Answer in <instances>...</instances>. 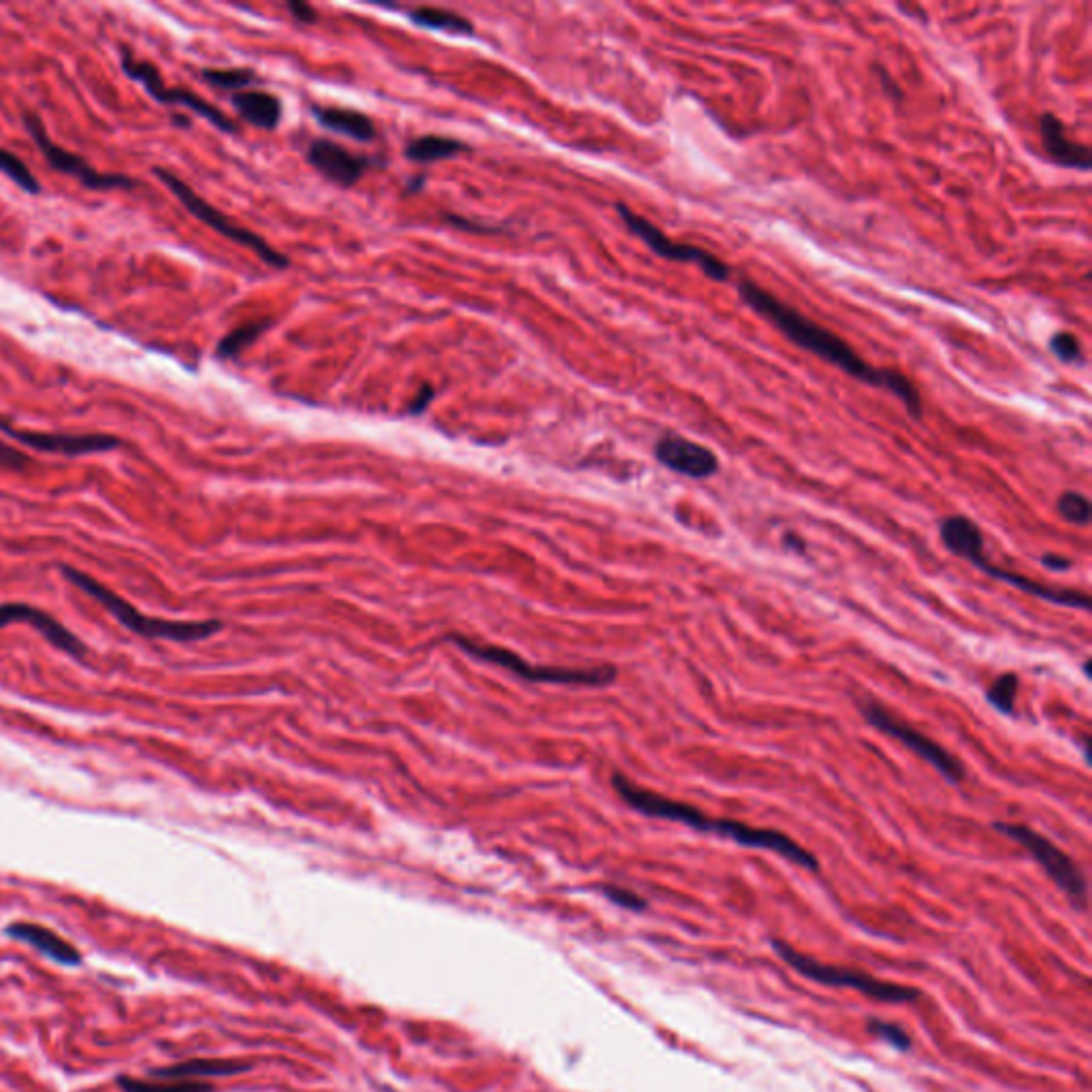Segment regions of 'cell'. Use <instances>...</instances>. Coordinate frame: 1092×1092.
I'll use <instances>...</instances> for the list:
<instances>
[{"label":"cell","instance_id":"cell-1","mask_svg":"<svg viewBox=\"0 0 1092 1092\" xmlns=\"http://www.w3.org/2000/svg\"><path fill=\"white\" fill-rule=\"evenodd\" d=\"M738 297L745 301L747 308H751L755 314H760L768 322H773L783 336L796 346L811 352V355L824 359L831 366L845 371L849 378L860 380L868 387L884 389L903 403L905 410L912 419H922V397L915 384L909 380L905 373L896 369H884L868 366V363L858 355V352L849 346V343L838 338L836 333L817 325L815 320L805 316L803 312L794 310L787 303L778 301L771 292L757 287L753 280H738L736 282Z\"/></svg>","mask_w":1092,"mask_h":1092},{"label":"cell","instance_id":"cell-2","mask_svg":"<svg viewBox=\"0 0 1092 1092\" xmlns=\"http://www.w3.org/2000/svg\"><path fill=\"white\" fill-rule=\"evenodd\" d=\"M613 787L625 805L646 817L669 819V822L685 824L697 833L730 838V841L743 847L766 849V852H775L785 858V860H790L792 864L805 868L808 873H819L817 858L785 833L771 831V828H755L750 824L736 822V819L709 817L704 815L700 808H696L692 805L672 801V798H666L651 790H644V787L632 783L630 778L621 773L613 775Z\"/></svg>","mask_w":1092,"mask_h":1092},{"label":"cell","instance_id":"cell-3","mask_svg":"<svg viewBox=\"0 0 1092 1092\" xmlns=\"http://www.w3.org/2000/svg\"><path fill=\"white\" fill-rule=\"evenodd\" d=\"M939 538H942L945 549L956 555V558L969 561L973 568L982 570L984 574L993 576V579L1000 583L1014 585V587L1033 595V598L1046 600L1056 606H1071V609H1079V611L1090 609V598L1086 593H1081L1078 589L1050 587V585L1026 579L1024 574L1011 572L996 565L984 551V533L979 530V525L973 519L965 517V514H952V517H945L942 523H939Z\"/></svg>","mask_w":1092,"mask_h":1092},{"label":"cell","instance_id":"cell-4","mask_svg":"<svg viewBox=\"0 0 1092 1092\" xmlns=\"http://www.w3.org/2000/svg\"><path fill=\"white\" fill-rule=\"evenodd\" d=\"M68 583H73L77 589H82L90 598L96 600L103 609L114 616V619L137 636H144L148 641H171V642H197L205 641L222 630V623L218 619H205V621H174L163 619V616H150L137 611L133 604L126 602L123 595L111 591L103 583H98L93 576L70 568V565H60Z\"/></svg>","mask_w":1092,"mask_h":1092},{"label":"cell","instance_id":"cell-5","mask_svg":"<svg viewBox=\"0 0 1092 1092\" xmlns=\"http://www.w3.org/2000/svg\"><path fill=\"white\" fill-rule=\"evenodd\" d=\"M773 949L778 954V958L783 960V963L790 965L794 970H798L803 977L811 979L815 984H822L828 988H852L856 993H860L868 998L873 1000H882V1003H915L922 996L917 988L914 986H903V984H894V982H884V979H877L873 975L864 973V970H858L852 967H838V965H826V963H819V960L801 954L798 949H794L792 945H787L783 939H773L771 942Z\"/></svg>","mask_w":1092,"mask_h":1092},{"label":"cell","instance_id":"cell-6","mask_svg":"<svg viewBox=\"0 0 1092 1092\" xmlns=\"http://www.w3.org/2000/svg\"><path fill=\"white\" fill-rule=\"evenodd\" d=\"M449 641L459 646L461 651L472 655L474 660H482L493 666H500L512 674L521 676L532 683H553V685H587V687H606L616 681L614 666H591V669H561V666H532L502 646L477 642L465 639L461 634L449 636Z\"/></svg>","mask_w":1092,"mask_h":1092},{"label":"cell","instance_id":"cell-7","mask_svg":"<svg viewBox=\"0 0 1092 1092\" xmlns=\"http://www.w3.org/2000/svg\"><path fill=\"white\" fill-rule=\"evenodd\" d=\"M995 831L1005 834L1011 841H1016L1020 847L1033 856V860L1044 868L1046 875L1054 882L1071 905L1084 912L1088 903V882L1081 868L1076 864L1074 858L1065 854L1063 849L1050 841L1048 836L1033 831L1026 824H1011V822H995Z\"/></svg>","mask_w":1092,"mask_h":1092},{"label":"cell","instance_id":"cell-8","mask_svg":"<svg viewBox=\"0 0 1092 1092\" xmlns=\"http://www.w3.org/2000/svg\"><path fill=\"white\" fill-rule=\"evenodd\" d=\"M860 713L868 725H873L875 730L884 732L886 736L905 745L909 751L919 757V760H924L926 764L933 766L947 783L960 785L965 781L967 771L956 755L949 753L945 747L935 743L933 738H928L926 734L915 730L914 725L898 720V717L894 713H889L886 706L877 704L873 700H866L860 704Z\"/></svg>","mask_w":1092,"mask_h":1092},{"label":"cell","instance_id":"cell-9","mask_svg":"<svg viewBox=\"0 0 1092 1092\" xmlns=\"http://www.w3.org/2000/svg\"><path fill=\"white\" fill-rule=\"evenodd\" d=\"M154 174L179 199V204L184 205L197 220L204 222V225H207L209 229H214L216 232L225 235L227 239L235 241V244L250 248L259 259L265 260L267 265L276 267V269L288 267V259L282 255V252H278L276 248H271L265 239L257 235V232H252L244 227L235 225V222H232L229 216L222 214V211H218L214 205H209L205 199H201L197 192L186 184V181H181L177 176L171 174V171L160 169V167L154 169Z\"/></svg>","mask_w":1092,"mask_h":1092},{"label":"cell","instance_id":"cell-10","mask_svg":"<svg viewBox=\"0 0 1092 1092\" xmlns=\"http://www.w3.org/2000/svg\"><path fill=\"white\" fill-rule=\"evenodd\" d=\"M614 209L616 214L621 216L623 225L628 227L636 237H641L657 257L674 262H687V265H696L706 278H711L715 282H727L732 278L730 265L723 262L720 257H715L713 252L690 244H676V241H672L666 232H662V229H657L653 222L636 214V211H632L628 205L616 204Z\"/></svg>","mask_w":1092,"mask_h":1092},{"label":"cell","instance_id":"cell-11","mask_svg":"<svg viewBox=\"0 0 1092 1092\" xmlns=\"http://www.w3.org/2000/svg\"><path fill=\"white\" fill-rule=\"evenodd\" d=\"M120 68L124 70V73L133 79V82H139L148 90V95L158 100L160 105H181V107H188L190 111H195L201 118H205L207 123L214 124L216 128L225 130V133H237V124L232 123V120L225 114V111H220L218 107H214L211 103H207L205 98H201L199 95L192 93L188 88H169L163 77H160L158 68L154 65L146 63V60H139L137 56H133L130 52L120 54Z\"/></svg>","mask_w":1092,"mask_h":1092},{"label":"cell","instance_id":"cell-12","mask_svg":"<svg viewBox=\"0 0 1092 1092\" xmlns=\"http://www.w3.org/2000/svg\"><path fill=\"white\" fill-rule=\"evenodd\" d=\"M24 126L28 130V135L33 137V141L37 144V148L41 150L43 158L47 160L49 167H54L60 174H67L70 177H75L79 184H84L90 190H133L137 188V181L133 177H126V176H118V174H100L93 165L88 163L86 158L73 154V151H68L65 148H60L58 144H54L52 137L47 135V130L41 123V118L37 114H24Z\"/></svg>","mask_w":1092,"mask_h":1092},{"label":"cell","instance_id":"cell-13","mask_svg":"<svg viewBox=\"0 0 1092 1092\" xmlns=\"http://www.w3.org/2000/svg\"><path fill=\"white\" fill-rule=\"evenodd\" d=\"M0 431L5 436L17 440L28 449L65 454V457H82V454L109 452L123 447V440L109 433H41L15 429L5 419H0Z\"/></svg>","mask_w":1092,"mask_h":1092},{"label":"cell","instance_id":"cell-14","mask_svg":"<svg viewBox=\"0 0 1092 1092\" xmlns=\"http://www.w3.org/2000/svg\"><path fill=\"white\" fill-rule=\"evenodd\" d=\"M653 452L664 468L683 474L687 478L704 480L720 472V459L709 447L683 438L679 433H666L655 442Z\"/></svg>","mask_w":1092,"mask_h":1092},{"label":"cell","instance_id":"cell-15","mask_svg":"<svg viewBox=\"0 0 1092 1092\" xmlns=\"http://www.w3.org/2000/svg\"><path fill=\"white\" fill-rule=\"evenodd\" d=\"M12 623L30 625V628L41 634L49 644L56 646V649H60V651L77 657V660L86 655L84 642L79 641L73 632L67 630L65 625L56 619V616H52L41 609H37V606L22 604V602L0 604V628H7V625H12Z\"/></svg>","mask_w":1092,"mask_h":1092},{"label":"cell","instance_id":"cell-16","mask_svg":"<svg viewBox=\"0 0 1092 1092\" xmlns=\"http://www.w3.org/2000/svg\"><path fill=\"white\" fill-rule=\"evenodd\" d=\"M308 160L320 176H325L333 184L341 188L355 186L357 181L366 176L368 171V158L352 154L346 148H341L333 141L316 139L312 141L308 148Z\"/></svg>","mask_w":1092,"mask_h":1092},{"label":"cell","instance_id":"cell-17","mask_svg":"<svg viewBox=\"0 0 1092 1092\" xmlns=\"http://www.w3.org/2000/svg\"><path fill=\"white\" fill-rule=\"evenodd\" d=\"M1039 133H1041V144H1044V150L1048 158L1051 163H1056L1058 167H1065L1071 171H1088L1092 160H1090V150L1084 144H1078V141L1071 139L1067 135V128L1063 124V120L1058 116L1046 114L1039 116Z\"/></svg>","mask_w":1092,"mask_h":1092},{"label":"cell","instance_id":"cell-18","mask_svg":"<svg viewBox=\"0 0 1092 1092\" xmlns=\"http://www.w3.org/2000/svg\"><path fill=\"white\" fill-rule=\"evenodd\" d=\"M252 1069V1063L244 1060H227V1058H195L186 1060V1063L169 1065L150 1071L151 1079H165V1081H205L207 1078H227L237 1076L244 1071Z\"/></svg>","mask_w":1092,"mask_h":1092},{"label":"cell","instance_id":"cell-19","mask_svg":"<svg viewBox=\"0 0 1092 1092\" xmlns=\"http://www.w3.org/2000/svg\"><path fill=\"white\" fill-rule=\"evenodd\" d=\"M7 935H12L14 939H17V942L33 945L35 949H39V952L65 967H77L82 963V954H79V949L73 943L65 942L58 933L41 924L15 922L7 928Z\"/></svg>","mask_w":1092,"mask_h":1092},{"label":"cell","instance_id":"cell-20","mask_svg":"<svg viewBox=\"0 0 1092 1092\" xmlns=\"http://www.w3.org/2000/svg\"><path fill=\"white\" fill-rule=\"evenodd\" d=\"M232 107L239 111V116L246 123L255 124L259 128H276L280 124L282 116V103L278 96L269 93H260V90H244V93L232 95Z\"/></svg>","mask_w":1092,"mask_h":1092},{"label":"cell","instance_id":"cell-21","mask_svg":"<svg viewBox=\"0 0 1092 1092\" xmlns=\"http://www.w3.org/2000/svg\"><path fill=\"white\" fill-rule=\"evenodd\" d=\"M314 116L322 126L333 130V133L346 135L357 141H371L378 135L376 124L371 123V118L359 114L355 109L314 107Z\"/></svg>","mask_w":1092,"mask_h":1092},{"label":"cell","instance_id":"cell-22","mask_svg":"<svg viewBox=\"0 0 1092 1092\" xmlns=\"http://www.w3.org/2000/svg\"><path fill=\"white\" fill-rule=\"evenodd\" d=\"M463 150L465 146L457 139L424 135L410 141L406 148V156L412 160V163H438V160L457 156Z\"/></svg>","mask_w":1092,"mask_h":1092},{"label":"cell","instance_id":"cell-23","mask_svg":"<svg viewBox=\"0 0 1092 1092\" xmlns=\"http://www.w3.org/2000/svg\"><path fill=\"white\" fill-rule=\"evenodd\" d=\"M412 22L429 30H447V33L452 35H468L474 30L472 22H468V19L461 17L459 14L447 12V9H433V7H423L417 9V12H412Z\"/></svg>","mask_w":1092,"mask_h":1092},{"label":"cell","instance_id":"cell-24","mask_svg":"<svg viewBox=\"0 0 1092 1092\" xmlns=\"http://www.w3.org/2000/svg\"><path fill=\"white\" fill-rule=\"evenodd\" d=\"M124 1092H214L209 1081H165V1079H137L120 1078Z\"/></svg>","mask_w":1092,"mask_h":1092},{"label":"cell","instance_id":"cell-25","mask_svg":"<svg viewBox=\"0 0 1092 1092\" xmlns=\"http://www.w3.org/2000/svg\"><path fill=\"white\" fill-rule=\"evenodd\" d=\"M265 329H267L265 320L248 322V325H241L237 329H232L229 336L220 340L218 348H216V355L220 359H235L237 355H241V352H244L250 346L252 341H257V338Z\"/></svg>","mask_w":1092,"mask_h":1092},{"label":"cell","instance_id":"cell-26","mask_svg":"<svg viewBox=\"0 0 1092 1092\" xmlns=\"http://www.w3.org/2000/svg\"><path fill=\"white\" fill-rule=\"evenodd\" d=\"M0 174H5L9 179L15 181L28 195H39L41 192V184H39L33 171L26 167L24 160L5 148H0Z\"/></svg>","mask_w":1092,"mask_h":1092},{"label":"cell","instance_id":"cell-27","mask_svg":"<svg viewBox=\"0 0 1092 1092\" xmlns=\"http://www.w3.org/2000/svg\"><path fill=\"white\" fill-rule=\"evenodd\" d=\"M1018 690H1020L1018 674L1016 672H1005V674H1000L998 679L988 687L986 700L993 704L998 713L1011 715V713H1014V706H1016Z\"/></svg>","mask_w":1092,"mask_h":1092},{"label":"cell","instance_id":"cell-28","mask_svg":"<svg viewBox=\"0 0 1092 1092\" xmlns=\"http://www.w3.org/2000/svg\"><path fill=\"white\" fill-rule=\"evenodd\" d=\"M201 77L214 88L241 90V93H244V88L257 82V75L250 68H205Z\"/></svg>","mask_w":1092,"mask_h":1092},{"label":"cell","instance_id":"cell-29","mask_svg":"<svg viewBox=\"0 0 1092 1092\" xmlns=\"http://www.w3.org/2000/svg\"><path fill=\"white\" fill-rule=\"evenodd\" d=\"M1056 510L1067 523L1074 525H1088L1092 514L1090 500L1079 491H1065L1060 495L1056 500Z\"/></svg>","mask_w":1092,"mask_h":1092},{"label":"cell","instance_id":"cell-30","mask_svg":"<svg viewBox=\"0 0 1092 1092\" xmlns=\"http://www.w3.org/2000/svg\"><path fill=\"white\" fill-rule=\"evenodd\" d=\"M868 1026V1033H873L877 1039L886 1041L887 1046H892L898 1051H909L912 1050V1037H909L907 1030L903 1026H898L894 1023H886V1020H879V1018H871L866 1023Z\"/></svg>","mask_w":1092,"mask_h":1092},{"label":"cell","instance_id":"cell-31","mask_svg":"<svg viewBox=\"0 0 1092 1092\" xmlns=\"http://www.w3.org/2000/svg\"><path fill=\"white\" fill-rule=\"evenodd\" d=\"M1050 352L1054 355L1058 361L1063 363H1084V352H1081L1079 346V340L1076 336H1071L1067 331H1058L1054 336L1050 338Z\"/></svg>","mask_w":1092,"mask_h":1092},{"label":"cell","instance_id":"cell-32","mask_svg":"<svg viewBox=\"0 0 1092 1092\" xmlns=\"http://www.w3.org/2000/svg\"><path fill=\"white\" fill-rule=\"evenodd\" d=\"M602 892L611 903H614L616 907L628 909V912H644V909H646L644 898L639 896L636 892H632V889H628V887L606 886V887H602Z\"/></svg>","mask_w":1092,"mask_h":1092},{"label":"cell","instance_id":"cell-33","mask_svg":"<svg viewBox=\"0 0 1092 1092\" xmlns=\"http://www.w3.org/2000/svg\"><path fill=\"white\" fill-rule=\"evenodd\" d=\"M30 465V457L24 454L22 450H17L14 447H9L3 440H0V468L3 470H14V472H22Z\"/></svg>","mask_w":1092,"mask_h":1092},{"label":"cell","instance_id":"cell-34","mask_svg":"<svg viewBox=\"0 0 1092 1092\" xmlns=\"http://www.w3.org/2000/svg\"><path fill=\"white\" fill-rule=\"evenodd\" d=\"M433 396H436V391H433V389L429 387V384H424V387L421 389L419 396H417V397H414V399H412V403H410V406H408V414H419V412H423V410H424V408H427V406H429V403H431Z\"/></svg>","mask_w":1092,"mask_h":1092},{"label":"cell","instance_id":"cell-35","mask_svg":"<svg viewBox=\"0 0 1092 1092\" xmlns=\"http://www.w3.org/2000/svg\"><path fill=\"white\" fill-rule=\"evenodd\" d=\"M288 9L292 12V15H295V17L299 19V22H303V24H314L316 19H318L314 9H312V7L306 5V3H290Z\"/></svg>","mask_w":1092,"mask_h":1092},{"label":"cell","instance_id":"cell-36","mask_svg":"<svg viewBox=\"0 0 1092 1092\" xmlns=\"http://www.w3.org/2000/svg\"><path fill=\"white\" fill-rule=\"evenodd\" d=\"M1041 563L1046 565V568L1054 570V572H1065L1071 568V560L1063 558V555H1056V553H1046L1044 558H1041Z\"/></svg>","mask_w":1092,"mask_h":1092},{"label":"cell","instance_id":"cell-37","mask_svg":"<svg viewBox=\"0 0 1092 1092\" xmlns=\"http://www.w3.org/2000/svg\"><path fill=\"white\" fill-rule=\"evenodd\" d=\"M783 544L787 546V549H790V551H796V553H805V549H806L805 540H803V538H798V535H796V533H785V535H783Z\"/></svg>","mask_w":1092,"mask_h":1092}]
</instances>
